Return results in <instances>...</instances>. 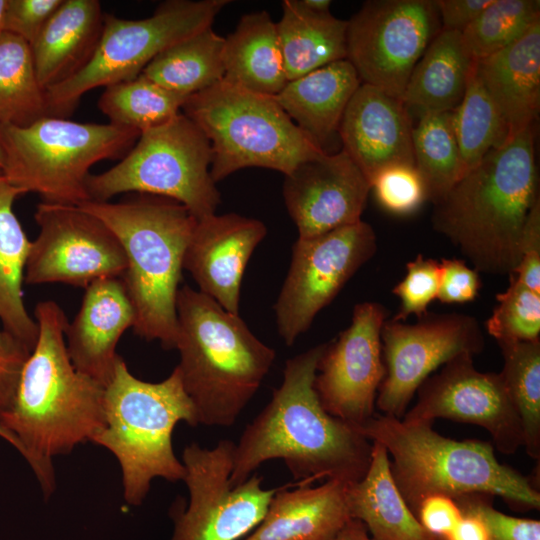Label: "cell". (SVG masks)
<instances>
[{"instance_id":"cell-1","label":"cell","mask_w":540,"mask_h":540,"mask_svg":"<svg viewBox=\"0 0 540 540\" xmlns=\"http://www.w3.org/2000/svg\"><path fill=\"white\" fill-rule=\"evenodd\" d=\"M325 346L316 345L286 361L281 385L235 444L232 486L273 459L285 463L296 485L321 479L351 484L367 472L372 442L355 426L329 414L314 389Z\"/></svg>"},{"instance_id":"cell-2","label":"cell","mask_w":540,"mask_h":540,"mask_svg":"<svg viewBox=\"0 0 540 540\" xmlns=\"http://www.w3.org/2000/svg\"><path fill=\"white\" fill-rule=\"evenodd\" d=\"M38 337L10 406L0 423L21 446L43 493L55 488L53 458L92 441L105 425V386L79 372L65 342L68 324L53 300L37 303Z\"/></svg>"},{"instance_id":"cell-3","label":"cell","mask_w":540,"mask_h":540,"mask_svg":"<svg viewBox=\"0 0 540 540\" xmlns=\"http://www.w3.org/2000/svg\"><path fill=\"white\" fill-rule=\"evenodd\" d=\"M539 199L533 126L484 158L433 202L432 227L491 275H512L528 214Z\"/></svg>"},{"instance_id":"cell-4","label":"cell","mask_w":540,"mask_h":540,"mask_svg":"<svg viewBox=\"0 0 540 540\" xmlns=\"http://www.w3.org/2000/svg\"><path fill=\"white\" fill-rule=\"evenodd\" d=\"M178 369L198 424L228 427L256 394L275 351L239 314L187 285L178 290Z\"/></svg>"},{"instance_id":"cell-5","label":"cell","mask_w":540,"mask_h":540,"mask_svg":"<svg viewBox=\"0 0 540 540\" xmlns=\"http://www.w3.org/2000/svg\"><path fill=\"white\" fill-rule=\"evenodd\" d=\"M82 209L102 220L126 255L121 280L135 312V334L175 349L176 301L183 260L197 220L179 202L142 195L121 202L88 200Z\"/></svg>"},{"instance_id":"cell-6","label":"cell","mask_w":540,"mask_h":540,"mask_svg":"<svg viewBox=\"0 0 540 540\" xmlns=\"http://www.w3.org/2000/svg\"><path fill=\"white\" fill-rule=\"evenodd\" d=\"M432 425L375 414L356 427L371 442L385 447L394 482L414 514L432 494L456 499L481 493L500 496L512 506L540 508L538 488L501 463L491 443L448 438Z\"/></svg>"},{"instance_id":"cell-7","label":"cell","mask_w":540,"mask_h":540,"mask_svg":"<svg viewBox=\"0 0 540 540\" xmlns=\"http://www.w3.org/2000/svg\"><path fill=\"white\" fill-rule=\"evenodd\" d=\"M181 421L199 425L178 369L160 382H147L135 377L120 357L105 387V425L91 442L117 459L129 505L142 504L155 478L183 481L185 467L172 444Z\"/></svg>"},{"instance_id":"cell-8","label":"cell","mask_w":540,"mask_h":540,"mask_svg":"<svg viewBox=\"0 0 540 540\" xmlns=\"http://www.w3.org/2000/svg\"><path fill=\"white\" fill-rule=\"evenodd\" d=\"M182 113L211 144L214 182L248 167L289 174L322 151L289 118L274 96L225 80L187 97Z\"/></svg>"},{"instance_id":"cell-9","label":"cell","mask_w":540,"mask_h":540,"mask_svg":"<svg viewBox=\"0 0 540 540\" xmlns=\"http://www.w3.org/2000/svg\"><path fill=\"white\" fill-rule=\"evenodd\" d=\"M140 132L112 123H80L46 116L28 126L0 124L2 171L24 194L43 202L79 205L88 201L90 168L124 156Z\"/></svg>"},{"instance_id":"cell-10","label":"cell","mask_w":540,"mask_h":540,"mask_svg":"<svg viewBox=\"0 0 540 540\" xmlns=\"http://www.w3.org/2000/svg\"><path fill=\"white\" fill-rule=\"evenodd\" d=\"M211 144L201 129L179 113L142 132L112 168L90 174L89 200L104 202L121 193L138 192L175 200L200 220L213 215L221 195L211 177Z\"/></svg>"},{"instance_id":"cell-11","label":"cell","mask_w":540,"mask_h":540,"mask_svg":"<svg viewBox=\"0 0 540 540\" xmlns=\"http://www.w3.org/2000/svg\"><path fill=\"white\" fill-rule=\"evenodd\" d=\"M229 0H168L150 17L105 14L102 35L89 63L70 79L45 90L49 116L71 114L88 91L138 77L161 52L212 26Z\"/></svg>"},{"instance_id":"cell-12","label":"cell","mask_w":540,"mask_h":540,"mask_svg":"<svg viewBox=\"0 0 540 540\" xmlns=\"http://www.w3.org/2000/svg\"><path fill=\"white\" fill-rule=\"evenodd\" d=\"M234 449L228 439L211 449L197 443L185 447L183 481L189 503L174 512L170 540H241L261 522L279 487L264 489L263 478L254 474L232 486Z\"/></svg>"},{"instance_id":"cell-13","label":"cell","mask_w":540,"mask_h":540,"mask_svg":"<svg viewBox=\"0 0 540 540\" xmlns=\"http://www.w3.org/2000/svg\"><path fill=\"white\" fill-rule=\"evenodd\" d=\"M347 25V57L362 83L401 100L413 68L442 29L435 0H369Z\"/></svg>"},{"instance_id":"cell-14","label":"cell","mask_w":540,"mask_h":540,"mask_svg":"<svg viewBox=\"0 0 540 540\" xmlns=\"http://www.w3.org/2000/svg\"><path fill=\"white\" fill-rule=\"evenodd\" d=\"M376 251V233L362 220L319 236L297 239L274 305L278 333L287 346L308 330L317 313Z\"/></svg>"},{"instance_id":"cell-15","label":"cell","mask_w":540,"mask_h":540,"mask_svg":"<svg viewBox=\"0 0 540 540\" xmlns=\"http://www.w3.org/2000/svg\"><path fill=\"white\" fill-rule=\"evenodd\" d=\"M34 218L39 234L24 269L29 285L64 283L86 288L93 281L121 278L127 267L123 247L112 230L78 205L41 202Z\"/></svg>"},{"instance_id":"cell-16","label":"cell","mask_w":540,"mask_h":540,"mask_svg":"<svg viewBox=\"0 0 540 540\" xmlns=\"http://www.w3.org/2000/svg\"><path fill=\"white\" fill-rule=\"evenodd\" d=\"M381 345L386 373L376 408L382 415L402 419L430 374L459 355L481 352L484 336L473 316L427 313L412 324L385 320Z\"/></svg>"},{"instance_id":"cell-17","label":"cell","mask_w":540,"mask_h":540,"mask_svg":"<svg viewBox=\"0 0 540 540\" xmlns=\"http://www.w3.org/2000/svg\"><path fill=\"white\" fill-rule=\"evenodd\" d=\"M387 311L377 302L358 303L350 325L326 343L314 389L324 409L355 427L375 415L378 389L385 377L381 329Z\"/></svg>"},{"instance_id":"cell-18","label":"cell","mask_w":540,"mask_h":540,"mask_svg":"<svg viewBox=\"0 0 540 540\" xmlns=\"http://www.w3.org/2000/svg\"><path fill=\"white\" fill-rule=\"evenodd\" d=\"M417 392V402L403 420L433 423L444 418L473 424L491 435L501 453L511 455L523 447L521 420L502 376L477 370L473 355L462 354L445 363Z\"/></svg>"},{"instance_id":"cell-19","label":"cell","mask_w":540,"mask_h":540,"mask_svg":"<svg viewBox=\"0 0 540 540\" xmlns=\"http://www.w3.org/2000/svg\"><path fill=\"white\" fill-rule=\"evenodd\" d=\"M370 183L345 150L298 164L283 183L286 209L299 238H310L361 221Z\"/></svg>"},{"instance_id":"cell-20","label":"cell","mask_w":540,"mask_h":540,"mask_svg":"<svg viewBox=\"0 0 540 540\" xmlns=\"http://www.w3.org/2000/svg\"><path fill=\"white\" fill-rule=\"evenodd\" d=\"M267 233L258 219L236 213L197 220L187 245L183 269L201 293L232 314H239L241 281L247 263Z\"/></svg>"},{"instance_id":"cell-21","label":"cell","mask_w":540,"mask_h":540,"mask_svg":"<svg viewBox=\"0 0 540 540\" xmlns=\"http://www.w3.org/2000/svg\"><path fill=\"white\" fill-rule=\"evenodd\" d=\"M413 126L400 99L361 83L346 107L338 136L370 183L386 167L414 165Z\"/></svg>"},{"instance_id":"cell-22","label":"cell","mask_w":540,"mask_h":540,"mask_svg":"<svg viewBox=\"0 0 540 540\" xmlns=\"http://www.w3.org/2000/svg\"><path fill=\"white\" fill-rule=\"evenodd\" d=\"M134 323V308L121 278L93 281L85 288L80 309L65 329L73 366L106 387L121 357L116 352L118 341Z\"/></svg>"},{"instance_id":"cell-23","label":"cell","mask_w":540,"mask_h":540,"mask_svg":"<svg viewBox=\"0 0 540 540\" xmlns=\"http://www.w3.org/2000/svg\"><path fill=\"white\" fill-rule=\"evenodd\" d=\"M475 68L511 138L534 125L540 109V21L506 48L475 61Z\"/></svg>"},{"instance_id":"cell-24","label":"cell","mask_w":540,"mask_h":540,"mask_svg":"<svg viewBox=\"0 0 540 540\" xmlns=\"http://www.w3.org/2000/svg\"><path fill=\"white\" fill-rule=\"evenodd\" d=\"M290 485L278 488L261 522L241 540H333L351 519L348 484Z\"/></svg>"},{"instance_id":"cell-25","label":"cell","mask_w":540,"mask_h":540,"mask_svg":"<svg viewBox=\"0 0 540 540\" xmlns=\"http://www.w3.org/2000/svg\"><path fill=\"white\" fill-rule=\"evenodd\" d=\"M104 16L98 0H63L31 45L44 90L70 79L89 63L102 35Z\"/></svg>"},{"instance_id":"cell-26","label":"cell","mask_w":540,"mask_h":540,"mask_svg":"<svg viewBox=\"0 0 540 540\" xmlns=\"http://www.w3.org/2000/svg\"><path fill=\"white\" fill-rule=\"evenodd\" d=\"M361 83L355 68L344 59L288 81L274 98L294 124L326 153Z\"/></svg>"},{"instance_id":"cell-27","label":"cell","mask_w":540,"mask_h":540,"mask_svg":"<svg viewBox=\"0 0 540 540\" xmlns=\"http://www.w3.org/2000/svg\"><path fill=\"white\" fill-rule=\"evenodd\" d=\"M474 61L461 33L441 29L413 68L401 97L413 122L426 114L453 111L464 96Z\"/></svg>"},{"instance_id":"cell-28","label":"cell","mask_w":540,"mask_h":540,"mask_svg":"<svg viewBox=\"0 0 540 540\" xmlns=\"http://www.w3.org/2000/svg\"><path fill=\"white\" fill-rule=\"evenodd\" d=\"M351 518L360 520L375 540H439L424 530L399 492L387 450L372 442L367 472L346 487Z\"/></svg>"},{"instance_id":"cell-29","label":"cell","mask_w":540,"mask_h":540,"mask_svg":"<svg viewBox=\"0 0 540 540\" xmlns=\"http://www.w3.org/2000/svg\"><path fill=\"white\" fill-rule=\"evenodd\" d=\"M224 79L249 91L276 96L287 84L276 23L270 14H244L224 37Z\"/></svg>"},{"instance_id":"cell-30","label":"cell","mask_w":540,"mask_h":540,"mask_svg":"<svg viewBox=\"0 0 540 540\" xmlns=\"http://www.w3.org/2000/svg\"><path fill=\"white\" fill-rule=\"evenodd\" d=\"M347 20L307 9L301 0L282 1L277 35L288 81L347 57Z\"/></svg>"},{"instance_id":"cell-31","label":"cell","mask_w":540,"mask_h":540,"mask_svg":"<svg viewBox=\"0 0 540 540\" xmlns=\"http://www.w3.org/2000/svg\"><path fill=\"white\" fill-rule=\"evenodd\" d=\"M23 194L0 169V321L32 351L38 325L27 312L22 289L31 241L13 210L15 200Z\"/></svg>"},{"instance_id":"cell-32","label":"cell","mask_w":540,"mask_h":540,"mask_svg":"<svg viewBox=\"0 0 540 540\" xmlns=\"http://www.w3.org/2000/svg\"><path fill=\"white\" fill-rule=\"evenodd\" d=\"M223 49L224 37L210 26L165 49L141 74L188 97L224 79Z\"/></svg>"},{"instance_id":"cell-33","label":"cell","mask_w":540,"mask_h":540,"mask_svg":"<svg viewBox=\"0 0 540 540\" xmlns=\"http://www.w3.org/2000/svg\"><path fill=\"white\" fill-rule=\"evenodd\" d=\"M414 166L432 203L443 197L467 172L458 145L453 111L422 116L413 126Z\"/></svg>"},{"instance_id":"cell-34","label":"cell","mask_w":540,"mask_h":540,"mask_svg":"<svg viewBox=\"0 0 540 540\" xmlns=\"http://www.w3.org/2000/svg\"><path fill=\"white\" fill-rule=\"evenodd\" d=\"M46 116L45 90L36 76L31 46L0 31V124L28 126Z\"/></svg>"},{"instance_id":"cell-35","label":"cell","mask_w":540,"mask_h":540,"mask_svg":"<svg viewBox=\"0 0 540 540\" xmlns=\"http://www.w3.org/2000/svg\"><path fill=\"white\" fill-rule=\"evenodd\" d=\"M187 96L172 92L140 74L132 80L105 87L99 110L109 123L135 129L140 134L180 113Z\"/></svg>"},{"instance_id":"cell-36","label":"cell","mask_w":540,"mask_h":540,"mask_svg":"<svg viewBox=\"0 0 540 540\" xmlns=\"http://www.w3.org/2000/svg\"><path fill=\"white\" fill-rule=\"evenodd\" d=\"M503 356L500 372L523 429V447L540 458V339L498 342Z\"/></svg>"},{"instance_id":"cell-37","label":"cell","mask_w":540,"mask_h":540,"mask_svg":"<svg viewBox=\"0 0 540 540\" xmlns=\"http://www.w3.org/2000/svg\"><path fill=\"white\" fill-rule=\"evenodd\" d=\"M454 129L465 167H475L491 150L508 143V128L479 79L475 61L464 96L453 110Z\"/></svg>"},{"instance_id":"cell-38","label":"cell","mask_w":540,"mask_h":540,"mask_svg":"<svg viewBox=\"0 0 540 540\" xmlns=\"http://www.w3.org/2000/svg\"><path fill=\"white\" fill-rule=\"evenodd\" d=\"M537 21L539 0H492L461 36L470 56L478 61L512 44Z\"/></svg>"},{"instance_id":"cell-39","label":"cell","mask_w":540,"mask_h":540,"mask_svg":"<svg viewBox=\"0 0 540 540\" xmlns=\"http://www.w3.org/2000/svg\"><path fill=\"white\" fill-rule=\"evenodd\" d=\"M508 288L496 295L498 305L487 319V332L497 342L540 339V294L509 276Z\"/></svg>"},{"instance_id":"cell-40","label":"cell","mask_w":540,"mask_h":540,"mask_svg":"<svg viewBox=\"0 0 540 540\" xmlns=\"http://www.w3.org/2000/svg\"><path fill=\"white\" fill-rule=\"evenodd\" d=\"M370 188L381 207L397 215L417 211L428 200L425 183L414 165H393L377 172Z\"/></svg>"},{"instance_id":"cell-41","label":"cell","mask_w":540,"mask_h":540,"mask_svg":"<svg viewBox=\"0 0 540 540\" xmlns=\"http://www.w3.org/2000/svg\"><path fill=\"white\" fill-rule=\"evenodd\" d=\"M439 262L419 254L406 264V275L392 292L400 300V307L392 318L405 321L410 315L421 318L427 314L431 302L437 299L439 289Z\"/></svg>"},{"instance_id":"cell-42","label":"cell","mask_w":540,"mask_h":540,"mask_svg":"<svg viewBox=\"0 0 540 540\" xmlns=\"http://www.w3.org/2000/svg\"><path fill=\"white\" fill-rule=\"evenodd\" d=\"M492 497L474 493L455 499L463 513L478 516L486 525L490 540H540V521L507 515L495 509Z\"/></svg>"},{"instance_id":"cell-43","label":"cell","mask_w":540,"mask_h":540,"mask_svg":"<svg viewBox=\"0 0 540 540\" xmlns=\"http://www.w3.org/2000/svg\"><path fill=\"white\" fill-rule=\"evenodd\" d=\"M63 0H6L0 31L14 34L30 46Z\"/></svg>"},{"instance_id":"cell-44","label":"cell","mask_w":540,"mask_h":540,"mask_svg":"<svg viewBox=\"0 0 540 540\" xmlns=\"http://www.w3.org/2000/svg\"><path fill=\"white\" fill-rule=\"evenodd\" d=\"M439 266L437 300L446 304H462L475 300L481 288L478 271L459 259H442Z\"/></svg>"},{"instance_id":"cell-45","label":"cell","mask_w":540,"mask_h":540,"mask_svg":"<svg viewBox=\"0 0 540 540\" xmlns=\"http://www.w3.org/2000/svg\"><path fill=\"white\" fill-rule=\"evenodd\" d=\"M30 353L17 337L0 328V413L12 403Z\"/></svg>"},{"instance_id":"cell-46","label":"cell","mask_w":540,"mask_h":540,"mask_svg":"<svg viewBox=\"0 0 540 540\" xmlns=\"http://www.w3.org/2000/svg\"><path fill=\"white\" fill-rule=\"evenodd\" d=\"M512 276L526 288L540 294V198L526 219L521 241V258Z\"/></svg>"},{"instance_id":"cell-47","label":"cell","mask_w":540,"mask_h":540,"mask_svg":"<svg viewBox=\"0 0 540 540\" xmlns=\"http://www.w3.org/2000/svg\"><path fill=\"white\" fill-rule=\"evenodd\" d=\"M415 515L426 532L442 540L456 527L463 512L454 498L432 494L419 503Z\"/></svg>"},{"instance_id":"cell-48","label":"cell","mask_w":540,"mask_h":540,"mask_svg":"<svg viewBox=\"0 0 540 540\" xmlns=\"http://www.w3.org/2000/svg\"><path fill=\"white\" fill-rule=\"evenodd\" d=\"M442 29L462 33L492 0H435Z\"/></svg>"},{"instance_id":"cell-49","label":"cell","mask_w":540,"mask_h":540,"mask_svg":"<svg viewBox=\"0 0 540 540\" xmlns=\"http://www.w3.org/2000/svg\"><path fill=\"white\" fill-rule=\"evenodd\" d=\"M442 540H490L485 523L476 515L463 513L456 527Z\"/></svg>"},{"instance_id":"cell-50","label":"cell","mask_w":540,"mask_h":540,"mask_svg":"<svg viewBox=\"0 0 540 540\" xmlns=\"http://www.w3.org/2000/svg\"><path fill=\"white\" fill-rule=\"evenodd\" d=\"M333 540H375L365 525L357 519L351 518L337 533Z\"/></svg>"},{"instance_id":"cell-51","label":"cell","mask_w":540,"mask_h":540,"mask_svg":"<svg viewBox=\"0 0 540 540\" xmlns=\"http://www.w3.org/2000/svg\"><path fill=\"white\" fill-rule=\"evenodd\" d=\"M301 3L309 10L316 13H329L330 0H301Z\"/></svg>"},{"instance_id":"cell-52","label":"cell","mask_w":540,"mask_h":540,"mask_svg":"<svg viewBox=\"0 0 540 540\" xmlns=\"http://www.w3.org/2000/svg\"><path fill=\"white\" fill-rule=\"evenodd\" d=\"M0 437L9 442L13 447H15L19 452H21V446L16 439V437L5 429L0 423Z\"/></svg>"},{"instance_id":"cell-53","label":"cell","mask_w":540,"mask_h":540,"mask_svg":"<svg viewBox=\"0 0 540 540\" xmlns=\"http://www.w3.org/2000/svg\"><path fill=\"white\" fill-rule=\"evenodd\" d=\"M5 5H6V0H0V27H1V21H2Z\"/></svg>"},{"instance_id":"cell-54","label":"cell","mask_w":540,"mask_h":540,"mask_svg":"<svg viewBox=\"0 0 540 540\" xmlns=\"http://www.w3.org/2000/svg\"><path fill=\"white\" fill-rule=\"evenodd\" d=\"M3 165H4V154H3V150H2V147H1V144H0V169L1 170L3 168Z\"/></svg>"}]
</instances>
